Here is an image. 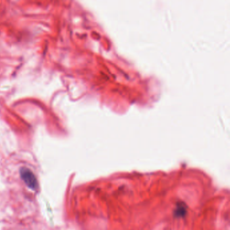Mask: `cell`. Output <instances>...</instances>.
Segmentation results:
<instances>
[{
    "instance_id": "obj_2",
    "label": "cell",
    "mask_w": 230,
    "mask_h": 230,
    "mask_svg": "<svg viewBox=\"0 0 230 230\" xmlns=\"http://www.w3.org/2000/svg\"><path fill=\"white\" fill-rule=\"evenodd\" d=\"M186 213V207H184V205L182 203H179L177 205V207L175 210V215L176 217H182L185 215Z\"/></svg>"
},
{
    "instance_id": "obj_1",
    "label": "cell",
    "mask_w": 230,
    "mask_h": 230,
    "mask_svg": "<svg viewBox=\"0 0 230 230\" xmlns=\"http://www.w3.org/2000/svg\"><path fill=\"white\" fill-rule=\"evenodd\" d=\"M20 174L22 180L25 182L26 186L29 188L33 190H36L38 188V182H37V178L33 172L29 168H21L20 170Z\"/></svg>"
}]
</instances>
